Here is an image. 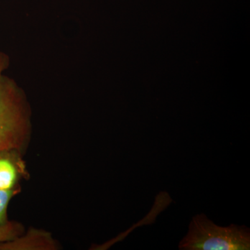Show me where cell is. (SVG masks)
<instances>
[{
	"instance_id": "4",
	"label": "cell",
	"mask_w": 250,
	"mask_h": 250,
	"mask_svg": "<svg viewBox=\"0 0 250 250\" xmlns=\"http://www.w3.org/2000/svg\"><path fill=\"white\" fill-rule=\"evenodd\" d=\"M59 244L50 233L43 230L31 229L13 241L0 243V250L59 249Z\"/></svg>"
},
{
	"instance_id": "2",
	"label": "cell",
	"mask_w": 250,
	"mask_h": 250,
	"mask_svg": "<svg viewBox=\"0 0 250 250\" xmlns=\"http://www.w3.org/2000/svg\"><path fill=\"white\" fill-rule=\"evenodd\" d=\"M184 250H249L250 231L246 226L220 227L205 214L195 215L188 232L179 243Z\"/></svg>"
},
{
	"instance_id": "3",
	"label": "cell",
	"mask_w": 250,
	"mask_h": 250,
	"mask_svg": "<svg viewBox=\"0 0 250 250\" xmlns=\"http://www.w3.org/2000/svg\"><path fill=\"white\" fill-rule=\"evenodd\" d=\"M24 156L16 151L0 153V190L19 187L21 179L29 177Z\"/></svg>"
},
{
	"instance_id": "1",
	"label": "cell",
	"mask_w": 250,
	"mask_h": 250,
	"mask_svg": "<svg viewBox=\"0 0 250 250\" xmlns=\"http://www.w3.org/2000/svg\"><path fill=\"white\" fill-rule=\"evenodd\" d=\"M10 63L9 56L0 51V153L25 156L32 138V108L25 90L4 75Z\"/></svg>"
},
{
	"instance_id": "6",
	"label": "cell",
	"mask_w": 250,
	"mask_h": 250,
	"mask_svg": "<svg viewBox=\"0 0 250 250\" xmlns=\"http://www.w3.org/2000/svg\"><path fill=\"white\" fill-rule=\"evenodd\" d=\"M25 231L24 225L16 221H9L4 226L0 227V243L13 241L22 236Z\"/></svg>"
},
{
	"instance_id": "5",
	"label": "cell",
	"mask_w": 250,
	"mask_h": 250,
	"mask_svg": "<svg viewBox=\"0 0 250 250\" xmlns=\"http://www.w3.org/2000/svg\"><path fill=\"white\" fill-rule=\"evenodd\" d=\"M20 192V187L11 190H0V227L4 226L9 223L8 207L11 200Z\"/></svg>"
}]
</instances>
